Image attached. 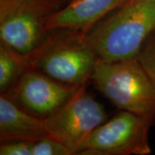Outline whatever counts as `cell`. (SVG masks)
Returning <instances> with one entry per match:
<instances>
[{
	"instance_id": "cell-13",
	"label": "cell",
	"mask_w": 155,
	"mask_h": 155,
	"mask_svg": "<svg viewBox=\"0 0 155 155\" xmlns=\"http://www.w3.org/2000/svg\"><path fill=\"white\" fill-rule=\"evenodd\" d=\"M35 141L29 140H11L1 142V155H32Z\"/></svg>"
},
{
	"instance_id": "cell-3",
	"label": "cell",
	"mask_w": 155,
	"mask_h": 155,
	"mask_svg": "<svg viewBox=\"0 0 155 155\" xmlns=\"http://www.w3.org/2000/svg\"><path fill=\"white\" fill-rule=\"evenodd\" d=\"M91 81L119 110L155 123V84L137 57L115 62L99 59Z\"/></svg>"
},
{
	"instance_id": "cell-6",
	"label": "cell",
	"mask_w": 155,
	"mask_h": 155,
	"mask_svg": "<svg viewBox=\"0 0 155 155\" xmlns=\"http://www.w3.org/2000/svg\"><path fill=\"white\" fill-rule=\"evenodd\" d=\"M86 85L59 110L45 118L50 136L65 145L72 155L78 154L86 139L107 120L104 106L86 91Z\"/></svg>"
},
{
	"instance_id": "cell-8",
	"label": "cell",
	"mask_w": 155,
	"mask_h": 155,
	"mask_svg": "<svg viewBox=\"0 0 155 155\" xmlns=\"http://www.w3.org/2000/svg\"><path fill=\"white\" fill-rule=\"evenodd\" d=\"M49 136L46 119L17 105L6 95L0 96V140L37 141Z\"/></svg>"
},
{
	"instance_id": "cell-12",
	"label": "cell",
	"mask_w": 155,
	"mask_h": 155,
	"mask_svg": "<svg viewBox=\"0 0 155 155\" xmlns=\"http://www.w3.org/2000/svg\"><path fill=\"white\" fill-rule=\"evenodd\" d=\"M137 58L155 84V31L147 39Z\"/></svg>"
},
{
	"instance_id": "cell-9",
	"label": "cell",
	"mask_w": 155,
	"mask_h": 155,
	"mask_svg": "<svg viewBox=\"0 0 155 155\" xmlns=\"http://www.w3.org/2000/svg\"><path fill=\"white\" fill-rule=\"evenodd\" d=\"M129 0H70L51 17L48 29L72 28L87 31L108 14Z\"/></svg>"
},
{
	"instance_id": "cell-10",
	"label": "cell",
	"mask_w": 155,
	"mask_h": 155,
	"mask_svg": "<svg viewBox=\"0 0 155 155\" xmlns=\"http://www.w3.org/2000/svg\"><path fill=\"white\" fill-rule=\"evenodd\" d=\"M30 69L27 60L11 48L0 42V92L7 94L22 74Z\"/></svg>"
},
{
	"instance_id": "cell-4",
	"label": "cell",
	"mask_w": 155,
	"mask_h": 155,
	"mask_svg": "<svg viewBox=\"0 0 155 155\" xmlns=\"http://www.w3.org/2000/svg\"><path fill=\"white\" fill-rule=\"evenodd\" d=\"M70 0H0L1 43L27 61L49 38L48 23Z\"/></svg>"
},
{
	"instance_id": "cell-7",
	"label": "cell",
	"mask_w": 155,
	"mask_h": 155,
	"mask_svg": "<svg viewBox=\"0 0 155 155\" xmlns=\"http://www.w3.org/2000/svg\"><path fill=\"white\" fill-rule=\"evenodd\" d=\"M84 85L61 83L30 68L11 91L4 95L28 113L47 118L65 105Z\"/></svg>"
},
{
	"instance_id": "cell-11",
	"label": "cell",
	"mask_w": 155,
	"mask_h": 155,
	"mask_svg": "<svg viewBox=\"0 0 155 155\" xmlns=\"http://www.w3.org/2000/svg\"><path fill=\"white\" fill-rule=\"evenodd\" d=\"M32 155H72L70 150L52 136L35 141Z\"/></svg>"
},
{
	"instance_id": "cell-5",
	"label": "cell",
	"mask_w": 155,
	"mask_h": 155,
	"mask_svg": "<svg viewBox=\"0 0 155 155\" xmlns=\"http://www.w3.org/2000/svg\"><path fill=\"white\" fill-rule=\"evenodd\" d=\"M153 125L154 122L149 119L121 110L95 129L84 142L78 154H150L148 135Z\"/></svg>"
},
{
	"instance_id": "cell-2",
	"label": "cell",
	"mask_w": 155,
	"mask_h": 155,
	"mask_svg": "<svg viewBox=\"0 0 155 155\" xmlns=\"http://www.w3.org/2000/svg\"><path fill=\"white\" fill-rule=\"evenodd\" d=\"M85 33L72 28L52 29L43 46L28 59V66L61 83L87 84L99 57Z\"/></svg>"
},
{
	"instance_id": "cell-1",
	"label": "cell",
	"mask_w": 155,
	"mask_h": 155,
	"mask_svg": "<svg viewBox=\"0 0 155 155\" xmlns=\"http://www.w3.org/2000/svg\"><path fill=\"white\" fill-rule=\"evenodd\" d=\"M155 31V0H129L85 33L100 60L106 62L136 58Z\"/></svg>"
}]
</instances>
